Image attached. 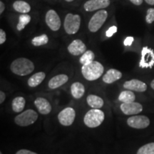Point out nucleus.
Instances as JSON below:
<instances>
[{"label":"nucleus","mask_w":154,"mask_h":154,"mask_svg":"<svg viewBox=\"0 0 154 154\" xmlns=\"http://www.w3.org/2000/svg\"><path fill=\"white\" fill-rule=\"evenodd\" d=\"M49 42V38L47 34H42V35L36 36L32 40V44L34 47H40V46L45 45Z\"/></svg>","instance_id":"obj_26"},{"label":"nucleus","mask_w":154,"mask_h":154,"mask_svg":"<svg viewBox=\"0 0 154 154\" xmlns=\"http://www.w3.org/2000/svg\"><path fill=\"white\" fill-rule=\"evenodd\" d=\"M127 124L133 128L143 129L149 126L150 120L147 116L144 115L133 116L128 119Z\"/></svg>","instance_id":"obj_7"},{"label":"nucleus","mask_w":154,"mask_h":154,"mask_svg":"<svg viewBox=\"0 0 154 154\" xmlns=\"http://www.w3.org/2000/svg\"><path fill=\"white\" fill-rule=\"evenodd\" d=\"M69 77L66 74H59L51 78L48 83V86L51 89H55L63 86L68 82Z\"/></svg>","instance_id":"obj_16"},{"label":"nucleus","mask_w":154,"mask_h":154,"mask_svg":"<svg viewBox=\"0 0 154 154\" xmlns=\"http://www.w3.org/2000/svg\"><path fill=\"white\" fill-rule=\"evenodd\" d=\"M65 1H66V2H70L74 1V0H65Z\"/></svg>","instance_id":"obj_38"},{"label":"nucleus","mask_w":154,"mask_h":154,"mask_svg":"<svg viewBox=\"0 0 154 154\" xmlns=\"http://www.w3.org/2000/svg\"><path fill=\"white\" fill-rule=\"evenodd\" d=\"M81 25V17L78 14H68L65 17L63 26L68 34H74L79 30Z\"/></svg>","instance_id":"obj_5"},{"label":"nucleus","mask_w":154,"mask_h":154,"mask_svg":"<svg viewBox=\"0 0 154 154\" xmlns=\"http://www.w3.org/2000/svg\"><path fill=\"white\" fill-rule=\"evenodd\" d=\"M86 101H87L88 106H91L92 109H100L104 104V101L101 97L94 95V94L88 95L86 98Z\"/></svg>","instance_id":"obj_19"},{"label":"nucleus","mask_w":154,"mask_h":154,"mask_svg":"<svg viewBox=\"0 0 154 154\" xmlns=\"http://www.w3.org/2000/svg\"><path fill=\"white\" fill-rule=\"evenodd\" d=\"M7 36H6V33L3 29H0V44H3L5 43Z\"/></svg>","instance_id":"obj_30"},{"label":"nucleus","mask_w":154,"mask_h":154,"mask_svg":"<svg viewBox=\"0 0 154 154\" xmlns=\"http://www.w3.org/2000/svg\"><path fill=\"white\" fill-rule=\"evenodd\" d=\"M124 88L136 92H144L147 90V85L140 80L131 79L124 83Z\"/></svg>","instance_id":"obj_13"},{"label":"nucleus","mask_w":154,"mask_h":154,"mask_svg":"<svg viewBox=\"0 0 154 154\" xmlns=\"http://www.w3.org/2000/svg\"><path fill=\"white\" fill-rule=\"evenodd\" d=\"M85 93V88L82 83L75 82L71 86V94L76 99H79L83 97Z\"/></svg>","instance_id":"obj_18"},{"label":"nucleus","mask_w":154,"mask_h":154,"mask_svg":"<svg viewBox=\"0 0 154 154\" xmlns=\"http://www.w3.org/2000/svg\"><path fill=\"white\" fill-rule=\"evenodd\" d=\"M146 22L148 24H151L154 22V8H149L147 10V14L146 17Z\"/></svg>","instance_id":"obj_28"},{"label":"nucleus","mask_w":154,"mask_h":154,"mask_svg":"<svg viewBox=\"0 0 154 154\" xmlns=\"http://www.w3.org/2000/svg\"><path fill=\"white\" fill-rule=\"evenodd\" d=\"M16 154H37L35 152L31 151L29 150H26V149H22L19 150L16 153Z\"/></svg>","instance_id":"obj_31"},{"label":"nucleus","mask_w":154,"mask_h":154,"mask_svg":"<svg viewBox=\"0 0 154 154\" xmlns=\"http://www.w3.org/2000/svg\"><path fill=\"white\" fill-rule=\"evenodd\" d=\"M121 110L125 115L131 116L136 115L143 111V106L137 102H131V103H122L121 105Z\"/></svg>","instance_id":"obj_11"},{"label":"nucleus","mask_w":154,"mask_h":154,"mask_svg":"<svg viewBox=\"0 0 154 154\" xmlns=\"http://www.w3.org/2000/svg\"><path fill=\"white\" fill-rule=\"evenodd\" d=\"M46 23L47 26L52 31H58L61 26V19L59 15L54 10L51 9L47 12L46 14Z\"/></svg>","instance_id":"obj_10"},{"label":"nucleus","mask_w":154,"mask_h":154,"mask_svg":"<svg viewBox=\"0 0 154 154\" xmlns=\"http://www.w3.org/2000/svg\"><path fill=\"white\" fill-rule=\"evenodd\" d=\"M37 119V113L32 109H28L17 116L14 119V122L19 126L24 127L34 124Z\"/></svg>","instance_id":"obj_4"},{"label":"nucleus","mask_w":154,"mask_h":154,"mask_svg":"<svg viewBox=\"0 0 154 154\" xmlns=\"http://www.w3.org/2000/svg\"><path fill=\"white\" fill-rule=\"evenodd\" d=\"M5 4H4L2 2H0V14H2L3 11H5Z\"/></svg>","instance_id":"obj_35"},{"label":"nucleus","mask_w":154,"mask_h":154,"mask_svg":"<svg viewBox=\"0 0 154 154\" xmlns=\"http://www.w3.org/2000/svg\"><path fill=\"white\" fill-rule=\"evenodd\" d=\"M108 17V12L105 10H100L95 13L88 23V29L91 32H96L103 26Z\"/></svg>","instance_id":"obj_6"},{"label":"nucleus","mask_w":154,"mask_h":154,"mask_svg":"<svg viewBox=\"0 0 154 154\" xmlns=\"http://www.w3.org/2000/svg\"><path fill=\"white\" fill-rule=\"evenodd\" d=\"M31 21V17L29 14H23L19 17V23L17 26V29L18 31H22L24 29L25 26L27 25Z\"/></svg>","instance_id":"obj_25"},{"label":"nucleus","mask_w":154,"mask_h":154,"mask_svg":"<svg viewBox=\"0 0 154 154\" xmlns=\"http://www.w3.org/2000/svg\"><path fill=\"white\" fill-rule=\"evenodd\" d=\"M25 104H26V101L22 96H17L14 98L12 101V109L14 112L20 113L21 111L24 110Z\"/></svg>","instance_id":"obj_22"},{"label":"nucleus","mask_w":154,"mask_h":154,"mask_svg":"<svg viewBox=\"0 0 154 154\" xmlns=\"http://www.w3.org/2000/svg\"><path fill=\"white\" fill-rule=\"evenodd\" d=\"M137 154H154V143L146 144L138 150Z\"/></svg>","instance_id":"obj_27"},{"label":"nucleus","mask_w":154,"mask_h":154,"mask_svg":"<svg viewBox=\"0 0 154 154\" xmlns=\"http://www.w3.org/2000/svg\"><path fill=\"white\" fill-rule=\"evenodd\" d=\"M110 5V0H88L84 4V7L86 11H94L106 8Z\"/></svg>","instance_id":"obj_12"},{"label":"nucleus","mask_w":154,"mask_h":154,"mask_svg":"<svg viewBox=\"0 0 154 154\" xmlns=\"http://www.w3.org/2000/svg\"><path fill=\"white\" fill-rule=\"evenodd\" d=\"M76 111L72 107H67L60 111L58 115L59 123L64 126H71L75 120Z\"/></svg>","instance_id":"obj_8"},{"label":"nucleus","mask_w":154,"mask_h":154,"mask_svg":"<svg viewBox=\"0 0 154 154\" xmlns=\"http://www.w3.org/2000/svg\"><path fill=\"white\" fill-rule=\"evenodd\" d=\"M34 104L38 112L43 115H47L51 111V106L48 100L44 98H37L34 101Z\"/></svg>","instance_id":"obj_15"},{"label":"nucleus","mask_w":154,"mask_h":154,"mask_svg":"<svg viewBox=\"0 0 154 154\" xmlns=\"http://www.w3.org/2000/svg\"><path fill=\"white\" fill-rule=\"evenodd\" d=\"M13 8L16 11L22 14H26L31 11L30 5L26 2L21 1V0L14 2V3L13 4Z\"/></svg>","instance_id":"obj_21"},{"label":"nucleus","mask_w":154,"mask_h":154,"mask_svg":"<svg viewBox=\"0 0 154 154\" xmlns=\"http://www.w3.org/2000/svg\"><path fill=\"white\" fill-rule=\"evenodd\" d=\"M144 1L150 5H154V0H144Z\"/></svg>","instance_id":"obj_36"},{"label":"nucleus","mask_w":154,"mask_h":154,"mask_svg":"<svg viewBox=\"0 0 154 154\" xmlns=\"http://www.w3.org/2000/svg\"><path fill=\"white\" fill-rule=\"evenodd\" d=\"M10 69L14 74L24 76L30 74L34 70V63L26 58H19L11 63Z\"/></svg>","instance_id":"obj_1"},{"label":"nucleus","mask_w":154,"mask_h":154,"mask_svg":"<svg viewBox=\"0 0 154 154\" xmlns=\"http://www.w3.org/2000/svg\"><path fill=\"white\" fill-rule=\"evenodd\" d=\"M143 1V0H130L131 2H132L134 5H136V6H139L140 5H142Z\"/></svg>","instance_id":"obj_34"},{"label":"nucleus","mask_w":154,"mask_h":154,"mask_svg":"<svg viewBox=\"0 0 154 154\" xmlns=\"http://www.w3.org/2000/svg\"><path fill=\"white\" fill-rule=\"evenodd\" d=\"M151 87L154 90V79L151 82Z\"/></svg>","instance_id":"obj_37"},{"label":"nucleus","mask_w":154,"mask_h":154,"mask_svg":"<svg viewBox=\"0 0 154 154\" xmlns=\"http://www.w3.org/2000/svg\"><path fill=\"white\" fill-rule=\"evenodd\" d=\"M154 65V51L148 47H144L141 51V59L139 66L141 68H152Z\"/></svg>","instance_id":"obj_9"},{"label":"nucleus","mask_w":154,"mask_h":154,"mask_svg":"<svg viewBox=\"0 0 154 154\" xmlns=\"http://www.w3.org/2000/svg\"><path fill=\"white\" fill-rule=\"evenodd\" d=\"M6 99L5 93L3 91H0V103H2Z\"/></svg>","instance_id":"obj_33"},{"label":"nucleus","mask_w":154,"mask_h":154,"mask_svg":"<svg viewBox=\"0 0 154 154\" xmlns=\"http://www.w3.org/2000/svg\"><path fill=\"white\" fill-rule=\"evenodd\" d=\"M104 113L98 109H91L86 113L84 122L88 128H96L99 126L104 121Z\"/></svg>","instance_id":"obj_3"},{"label":"nucleus","mask_w":154,"mask_h":154,"mask_svg":"<svg viewBox=\"0 0 154 154\" xmlns=\"http://www.w3.org/2000/svg\"><path fill=\"white\" fill-rule=\"evenodd\" d=\"M104 68L103 66L99 61H94L88 64L83 65L82 73L86 80L95 81L99 79L103 75Z\"/></svg>","instance_id":"obj_2"},{"label":"nucleus","mask_w":154,"mask_h":154,"mask_svg":"<svg viewBox=\"0 0 154 154\" xmlns=\"http://www.w3.org/2000/svg\"><path fill=\"white\" fill-rule=\"evenodd\" d=\"M133 41H134V38H133V37H127L124 41V44L126 46H129L132 44Z\"/></svg>","instance_id":"obj_32"},{"label":"nucleus","mask_w":154,"mask_h":154,"mask_svg":"<svg viewBox=\"0 0 154 154\" xmlns=\"http://www.w3.org/2000/svg\"><path fill=\"white\" fill-rule=\"evenodd\" d=\"M68 51L71 54L74 56H79L83 54L86 51L85 44L80 39L74 40L69 45Z\"/></svg>","instance_id":"obj_14"},{"label":"nucleus","mask_w":154,"mask_h":154,"mask_svg":"<svg viewBox=\"0 0 154 154\" xmlns=\"http://www.w3.org/2000/svg\"><path fill=\"white\" fill-rule=\"evenodd\" d=\"M0 154H3L2 153V152H0Z\"/></svg>","instance_id":"obj_39"},{"label":"nucleus","mask_w":154,"mask_h":154,"mask_svg":"<svg viewBox=\"0 0 154 154\" xmlns=\"http://www.w3.org/2000/svg\"><path fill=\"white\" fill-rule=\"evenodd\" d=\"M122 77V73L119 70L111 69L108 70L104 76H103V82L106 84H110L120 79Z\"/></svg>","instance_id":"obj_17"},{"label":"nucleus","mask_w":154,"mask_h":154,"mask_svg":"<svg viewBox=\"0 0 154 154\" xmlns=\"http://www.w3.org/2000/svg\"><path fill=\"white\" fill-rule=\"evenodd\" d=\"M45 77H46V74L44 72H40L36 73V74L32 75V76L28 79V82H27L28 86H29V87H32V88L36 87V86H38L42 82H43L44 79H45Z\"/></svg>","instance_id":"obj_20"},{"label":"nucleus","mask_w":154,"mask_h":154,"mask_svg":"<svg viewBox=\"0 0 154 154\" xmlns=\"http://www.w3.org/2000/svg\"><path fill=\"white\" fill-rule=\"evenodd\" d=\"M135 99H136V96L131 90L121 92L119 96V100L122 103H131L135 101Z\"/></svg>","instance_id":"obj_23"},{"label":"nucleus","mask_w":154,"mask_h":154,"mask_svg":"<svg viewBox=\"0 0 154 154\" xmlns=\"http://www.w3.org/2000/svg\"><path fill=\"white\" fill-rule=\"evenodd\" d=\"M94 58H95V55H94L93 51H91V50H88V51H86L83 54L82 57H81L79 62L82 65L88 64V63L94 61Z\"/></svg>","instance_id":"obj_24"},{"label":"nucleus","mask_w":154,"mask_h":154,"mask_svg":"<svg viewBox=\"0 0 154 154\" xmlns=\"http://www.w3.org/2000/svg\"><path fill=\"white\" fill-rule=\"evenodd\" d=\"M116 32H117V27L116 26H113L107 30L106 34V36H108V37H111V36H112Z\"/></svg>","instance_id":"obj_29"}]
</instances>
